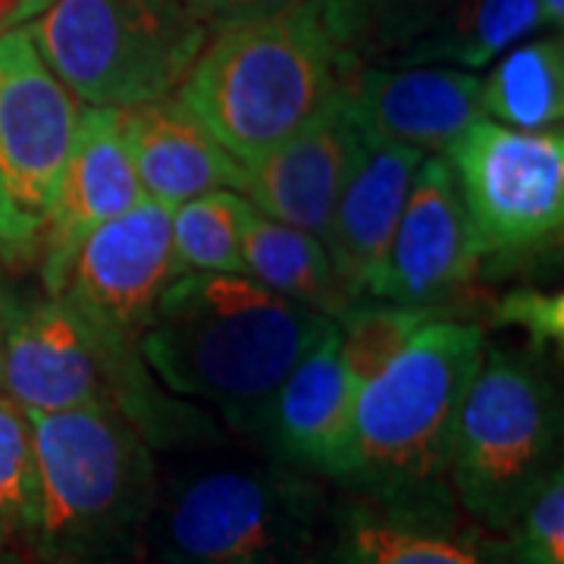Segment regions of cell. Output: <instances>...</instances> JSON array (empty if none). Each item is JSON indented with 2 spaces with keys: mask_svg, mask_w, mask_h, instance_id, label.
<instances>
[{
  "mask_svg": "<svg viewBox=\"0 0 564 564\" xmlns=\"http://www.w3.org/2000/svg\"><path fill=\"white\" fill-rule=\"evenodd\" d=\"M358 392L339 361V326H333L273 392L258 440L273 458L336 486L351 455Z\"/></svg>",
  "mask_w": 564,
  "mask_h": 564,
  "instance_id": "obj_16",
  "label": "cell"
},
{
  "mask_svg": "<svg viewBox=\"0 0 564 564\" xmlns=\"http://www.w3.org/2000/svg\"><path fill=\"white\" fill-rule=\"evenodd\" d=\"M242 267L245 276L267 285L270 292L321 311L333 321L358 304L343 289L317 236L273 220L248 202L242 207Z\"/></svg>",
  "mask_w": 564,
  "mask_h": 564,
  "instance_id": "obj_20",
  "label": "cell"
},
{
  "mask_svg": "<svg viewBox=\"0 0 564 564\" xmlns=\"http://www.w3.org/2000/svg\"><path fill=\"white\" fill-rule=\"evenodd\" d=\"M132 161L144 198L180 207L217 188H242L245 166L214 139L180 98L139 104L122 110Z\"/></svg>",
  "mask_w": 564,
  "mask_h": 564,
  "instance_id": "obj_19",
  "label": "cell"
},
{
  "mask_svg": "<svg viewBox=\"0 0 564 564\" xmlns=\"http://www.w3.org/2000/svg\"><path fill=\"white\" fill-rule=\"evenodd\" d=\"M333 326L245 273H182L154 304L139 351L166 392L214 404L258 436L273 392Z\"/></svg>",
  "mask_w": 564,
  "mask_h": 564,
  "instance_id": "obj_1",
  "label": "cell"
},
{
  "mask_svg": "<svg viewBox=\"0 0 564 564\" xmlns=\"http://www.w3.org/2000/svg\"><path fill=\"white\" fill-rule=\"evenodd\" d=\"M188 3L204 20L207 32H217V29H226V25H239V22L285 17V13L311 7V0H188Z\"/></svg>",
  "mask_w": 564,
  "mask_h": 564,
  "instance_id": "obj_29",
  "label": "cell"
},
{
  "mask_svg": "<svg viewBox=\"0 0 564 564\" xmlns=\"http://www.w3.org/2000/svg\"><path fill=\"white\" fill-rule=\"evenodd\" d=\"M144 202L126 120L117 107L82 110L61 192L44 232L41 276L47 295H57L76 248L107 220Z\"/></svg>",
  "mask_w": 564,
  "mask_h": 564,
  "instance_id": "obj_15",
  "label": "cell"
},
{
  "mask_svg": "<svg viewBox=\"0 0 564 564\" xmlns=\"http://www.w3.org/2000/svg\"><path fill=\"white\" fill-rule=\"evenodd\" d=\"M421 161V151L367 139L361 161L333 210L321 242L355 302H361L364 289L383 267Z\"/></svg>",
  "mask_w": 564,
  "mask_h": 564,
  "instance_id": "obj_18",
  "label": "cell"
},
{
  "mask_svg": "<svg viewBox=\"0 0 564 564\" xmlns=\"http://www.w3.org/2000/svg\"><path fill=\"white\" fill-rule=\"evenodd\" d=\"M458 180L480 258H514L558 239L564 135L477 120L443 154Z\"/></svg>",
  "mask_w": 564,
  "mask_h": 564,
  "instance_id": "obj_9",
  "label": "cell"
},
{
  "mask_svg": "<svg viewBox=\"0 0 564 564\" xmlns=\"http://www.w3.org/2000/svg\"><path fill=\"white\" fill-rule=\"evenodd\" d=\"M54 0H0V35L22 29L29 22L41 17Z\"/></svg>",
  "mask_w": 564,
  "mask_h": 564,
  "instance_id": "obj_31",
  "label": "cell"
},
{
  "mask_svg": "<svg viewBox=\"0 0 564 564\" xmlns=\"http://www.w3.org/2000/svg\"><path fill=\"white\" fill-rule=\"evenodd\" d=\"M41 508L39 458L29 414L0 395V527L25 549L35 536Z\"/></svg>",
  "mask_w": 564,
  "mask_h": 564,
  "instance_id": "obj_25",
  "label": "cell"
},
{
  "mask_svg": "<svg viewBox=\"0 0 564 564\" xmlns=\"http://www.w3.org/2000/svg\"><path fill=\"white\" fill-rule=\"evenodd\" d=\"M436 317H448L443 307H421V304H351L339 326V361L348 380L364 389L386 364L392 361L414 333Z\"/></svg>",
  "mask_w": 564,
  "mask_h": 564,
  "instance_id": "obj_24",
  "label": "cell"
},
{
  "mask_svg": "<svg viewBox=\"0 0 564 564\" xmlns=\"http://www.w3.org/2000/svg\"><path fill=\"white\" fill-rule=\"evenodd\" d=\"M545 29L536 0H452L443 20L392 63L484 69Z\"/></svg>",
  "mask_w": 564,
  "mask_h": 564,
  "instance_id": "obj_21",
  "label": "cell"
},
{
  "mask_svg": "<svg viewBox=\"0 0 564 564\" xmlns=\"http://www.w3.org/2000/svg\"><path fill=\"white\" fill-rule=\"evenodd\" d=\"M0 564H35L32 552L0 527Z\"/></svg>",
  "mask_w": 564,
  "mask_h": 564,
  "instance_id": "obj_32",
  "label": "cell"
},
{
  "mask_svg": "<svg viewBox=\"0 0 564 564\" xmlns=\"http://www.w3.org/2000/svg\"><path fill=\"white\" fill-rule=\"evenodd\" d=\"M364 148L367 135L343 88L302 132L245 166L239 195L267 217L323 239Z\"/></svg>",
  "mask_w": 564,
  "mask_h": 564,
  "instance_id": "obj_13",
  "label": "cell"
},
{
  "mask_svg": "<svg viewBox=\"0 0 564 564\" xmlns=\"http://www.w3.org/2000/svg\"><path fill=\"white\" fill-rule=\"evenodd\" d=\"M3 304H0V358H3Z\"/></svg>",
  "mask_w": 564,
  "mask_h": 564,
  "instance_id": "obj_34",
  "label": "cell"
},
{
  "mask_svg": "<svg viewBox=\"0 0 564 564\" xmlns=\"http://www.w3.org/2000/svg\"><path fill=\"white\" fill-rule=\"evenodd\" d=\"M370 0H311V7L321 13L326 29L333 32V39L343 44V51L355 61V41L361 35L364 13H367ZM358 66V63H355Z\"/></svg>",
  "mask_w": 564,
  "mask_h": 564,
  "instance_id": "obj_30",
  "label": "cell"
},
{
  "mask_svg": "<svg viewBox=\"0 0 564 564\" xmlns=\"http://www.w3.org/2000/svg\"><path fill=\"white\" fill-rule=\"evenodd\" d=\"M7 302V292H3V282H0V304Z\"/></svg>",
  "mask_w": 564,
  "mask_h": 564,
  "instance_id": "obj_35",
  "label": "cell"
},
{
  "mask_svg": "<svg viewBox=\"0 0 564 564\" xmlns=\"http://www.w3.org/2000/svg\"><path fill=\"white\" fill-rule=\"evenodd\" d=\"M540 3V17L545 29H562L564 22V0H536Z\"/></svg>",
  "mask_w": 564,
  "mask_h": 564,
  "instance_id": "obj_33",
  "label": "cell"
},
{
  "mask_svg": "<svg viewBox=\"0 0 564 564\" xmlns=\"http://www.w3.org/2000/svg\"><path fill=\"white\" fill-rule=\"evenodd\" d=\"M170 207L144 198L85 236L57 299L110 348L139 351L154 304L182 276L173 258Z\"/></svg>",
  "mask_w": 564,
  "mask_h": 564,
  "instance_id": "obj_11",
  "label": "cell"
},
{
  "mask_svg": "<svg viewBox=\"0 0 564 564\" xmlns=\"http://www.w3.org/2000/svg\"><path fill=\"white\" fill-rule=\"evenodd\" d=\"M242 207L232 188H217L173 207L170 236L180 273H245Z\"/></svg>",
  "mask_w": 564,
  "mask_h": 564,
  "instance_id": "obj_23",
  "label": "cell"
},
{
  "mask_svg": "<svg viewBox=\"0 0 564 564\" xmlns=\"http://www.w3.org/2000/svg\"><path fill=\"white\" fill-rule=\"evenodd\" d=\"M345 95L367 139L423 158L445 154L484 120L480 79L452 66H355Z\"/></svg>",
  "mask_w": 564,
  "mask_h": 564,
  "instance_id": "obj_14",
  "label": "cell"
},
{
  "mask_svg": "<svg viewBox=\"0 0 564 564\" xmlns=\"http://www.w3.org/2000/svg\"><path fill=\"white\" fill-rule=\"evenodd\" d=\"M139 564H154V562H139Z\"/></svg>",
  "mask_w": 564,
  "mask_h": 564,
  "instance_id": "obj_36",
  "label": "cell"
},
{
  "mask_svg": "<svg viewBox=\"0 0 564 564\" xmlns=\"http://www.w3.org/2000/svg\"><path fill=\"white\" fill-rule=\"evenodd\" d=\"M452 0H370L361 35L355 41V63L399 57L443 20Z\"/></svg>",
  "mask_w": 564,
  "mask_h": 564,
  "instance_id": "obj_26",
  "label": "cell"
},
{
  "mask_svg": "<svg viewBox=\"0 0 564 564\" xmlns=\"http://www.w3.org/2000/svg\"><path fill=\"white\" fill-rule=\"evenodd\" d=\"M39 458L35 564H139L158 455L110 404L29 414Z\"/></svg>",
  "mask_w": 564,
  "mask_h": 564,
  "instance_id": "obj_5",
  "label": "cell"
},
{
  "mask_svg": "<svg viewBox=\"0 0 564 564\" xmlns=\"http://www.w3.org/2000/svg\"><path fill=\"white\" fill-rule=\"evenodd\" d=\"M480 110L486 120L508 126V129H521V132L562 129V35L521 41L511 51H505L486 82H480Z\"/></svg>",
  "mask_w": 564,
  "mask_h": 564,
  "instance_id": "obj_22",
  "label": "cell"
},
{
  "mask_svg": "<svg viewBox=\"0 0 564 564\" xmlns=\"http://www.w3.org/2000/svg\"><path fill=\"white\" fill-rule=\"evenodd\" d=\"M480 261L452 163L426 154L414 170L389 254L364 295L445 311V299L474 280Z\"/></svg>",
  "mask_w": 564,
  "mask_h": 564,
  "instance_id": "obj_12",
  "label": "cell"
},
{
  "mask_svg": "<svg viewBox=\"0 0 564 564\" xmlns=\"http://www.w3.org/2000/svg\"><path fill=\"white\" fill-rule=\"evenodd\" d=\"M79 98L44 63L29 29L0 35V248L44 242L79 126Z\"/></svg>",
  "mask_w": 564,
  "mask_h": 564,
  "instance_id": "obj_8",
  "label": "cell"
},
{
  "mask_svg": "<svg viewBox=\"0 0 564 564\" xmlns=\"http://www.w3.org/2000/svg\"><path fill=\"white\" fill-rule=\"evenodd\" d=\"M496 326H518L527 339L543 351L549 345H562L564 339V295L562 292H540V289H514L492 314Z\"/></svg>",
  "mask_w": 564,
  "mask_h": 564,
  "instance_id": "obj_28",
  "label": "cell"
},
{
  "mask_svg": "<svg viewBox=\"0 0 564 564\" xmlns=\"http://www.w3.org/2000/svg\"><path fill=\"white\" fill-rule=\"evenodd\" d=\"M25 29L79 101L117 110L170 98L210 35L188 0H54Z\"/></svg>",
  "mask_w": 564,
  "mask_h": 564,
  "instance_id": "obj_7",
  "label": "cell"
},
{
  "mask_svg": "<svg viewBox=\"0 0 564 564\" xmlns=\"http://www.w3.org/2000/svg\"><path fill=\"white\" fill-rule=\"evenodd\" d=\"M333 489L273 455L192 448L158 464L141 562L317 564Z\"/></svg>",
  "mask_w": 564,
  "mask_h": 564,
  "instance_id": "obj_3",
  "label": "cell"
},
{
  "mask_svg": "<svg viewBox=\"0 0 564 564\" xmlns=\"http://www.w3.org/2000/svg\"><path fill=\"white\" fill-rule=\"evenodd\" d=\"M141 355L113 351L57 295L3 304L0 395L25 414L73 408H117L126 377Z\"/></svg>",
  "mask_w": 564,
  "mask_h": 564,
  "instance_id": "obj_10",
  "label": "cell"
},
{
  "mask_svg": "<svg viewBox=\"0 0 564 564\" xmlns=\"http://www.w3.org/2000/svg\"><path fill=\"white\" fill-rule=\"evenodd\" d=\"M511 564H564V470L555 467L505 533Z\"/></svg>",
  "mask_w": 564,
  "mask_h": 564,
  "instance_id": "obj_27",
  "label": "cell"
},
{
  "mask_svg": "<svg viewBox=\"0 0 564 564\" xmlns=\"http://www.w3.org/2000/svg\"><path fill=\"white\" fill-rule=\"evenodd\" d=\"M562 411L540 355L486 345L452 436V492L470 521L505 536L562 467Z\"/></svg>",
  "mask_w": 564,
  "mask_h": 564,
  "instance_id": "obj_6",
  "label": "cell"
},
{
  "mask_svg": "<svg viewBox=\"0 0 564 564\" xmlns=\"http://www.w3.org/2000/svg\"><path fill=\"white\" fill-rule=\"evenodd\" d=\"M351 73L355 61L321 13L304 7L210 32L176 98L232 161L251 166L302 132Z\"/></svg>",
  "mask_w": 564,
  "mask_h": 564,
  "instance_id": "obj_4",
  "label": "cell"
},
{
  "mask_svg": "<svg viewBox=\"0 0 564 564\" xmlns=\"http://www.w3.org/2000/svg\"><path fill=\"white\" fill-rule=\"evenodd\" d=\"M484 351L480 323L436 317L421 326L358 392L351 455L333 489L402 514H462L448 477L452 436Z\"/></svg>",
  "mask_w": 564,
  "mask_h": 564,
  "instance_id": "obj_2",
  "label": "cell"
},
{
  "mask_svg": "<svg viewBox=\"0 0 564 564\" xmlns=\"http://www.w3.org/2000/svg\"><path fill=\"white\" fill-rule=\"evenodd\" d=\"M317 564H511L505 536L467 514H402L333 489Z\"/></svg>",
  "mask_w": 564,
  "mask_h": 564,
  "instance_id": "obj_17",
  "label": "cell"
}]
</instances>
